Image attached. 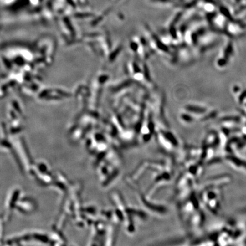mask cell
I'll return each instance as SVG.
<instances>
[{
  "mask_svg": "<svg viewBox=\"0 0 246 246\" xmlns=\"http://www.w3.org/2000/svg\"><path fill=\"white\" fill-rule=\"evenodd\" d=\"M240 213H243L244 215H246V207H244V208H241V210H240Z\"/></svg>",
  "mask_w": 246,
  "mask_h": 246,
  "instance_id": "obj_3",
  "label": "cell"
},
{
  "mask_svg": "<svg viewBox=\"0 0 246 246\" xmlns=\"http://www.w3.org/2000/svg\"><path fill=\"white\" fill-rule=\"evenodd\" d=\"M224 160L231 167L242 172H246V161L237 156L233 155H227L225 156Z\"/></svg>",
  "mask_w": 246,
  "mask_h": 246,
  "instance_id": "obj_2",
  "label": "cell"
},
{
  "mask_svg": "<svg viewBox=\"0 0 246 246\" xmlns=\"http://www.w3.org/2000/svg\"><path fill=\"white\" fill-rule=\"evenodd\" d=\"M201 196V201L206 208L214 215H218L222 205V187L205 184Z\"/></svg>",
  "mask_w": 246,
  "mask_h": 246,
  "instance_id": "obj_1",
  "label": "cell"
}]
</instances>
